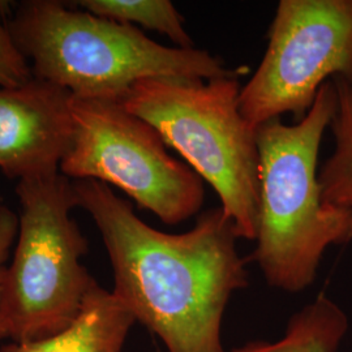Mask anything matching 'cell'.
Listing matches in <instances>:
<instances>
[{"instance_id": "6da1fadb", "label": "cell", "mask_w": 352, "mask_h": 352, "mask_svg": "<svg viewBox=\"0 0 352 352\" xmlns=\"http://www.w3.org/2000/svg\"><path fill=\"white\" fill-rule=\"evenodd\" d=\"M77 206L101 234L113 295L167 352H226L222 322L232 295L248 285L240 239L221 208L168 234L144 222L131 202L97 180L74 182Z\"/></svg>"}, {"instance_id": "7a4b0ae2", "label": "cell", "mask_w": 352, "mask_h": 352, "mask_svg": "<svg viewBox=\"0 0 352 352\" xmlns=\"http://www.w3.org/2000/svg\"><path fill=\"white\" fill-rule=\"evenodd\" d=\"M336 110L337 90L329 80L302 120L287 126L273 119L256 129L260 197L252 260L273 289H308L325 252L352 240L351 212L324 201L317 173Z\"/></svg>"}, {"instance_id": "3957f363", "label": "cell", "mask_w": 352, "mask_h": 352, "mask_svg": "<svg viewBox=\"0 0 352 352\" xmlns=\"http://www.w3.org/2000/svg\"><path fill=\"white\" fill-rule=\"evenodd\" d=\"M4 20L33 76L76 98L120 102L140 80H212L236 72L206 50L167 47L138 26L72 10L64 1L25 0Z\"/></svg>"}, {"instance_id": "277c9868", "label": "cell", "mask_w": 352, "mask_h": 352, "mask_svg": "<svg viewBox=\"0 0 352 352\" xmlns=\"http://www.w3.org/2000/svg\"><path fill=\"white\" fill-rule=\"evenodd\" d=\"M239 74L212 80H140L120 103L155 128L167 148L213 187L240 239L256 240L258 148L239 109Z\"/></svg>"}, {"instance_id": "5b68a950", "label": "cell", "mask_w": 352, "mask_h": 352, "mask_svg": "<svg viewBox=\"0 0 352 352\" xmlns=\"http://www.w3.org/2000/svg\"><path fill=\"white\" fill-rule=\"evenodd\" d=\"M17 241L7 267L4 322L12 342L46 338L68 327L96 282L81 264L88 240L72 210L74 182L60 171L20 180Z\"/></svg>"}, {"instance_id": "8992f818", "label": "cell", "mask_w": 352, "mask_h": 352, "mask_svg": "<svg viewBox=\"0 0 352 352\" xmlns=\"http://www.w3.org/2000/svg\"><path fill=\"white\" fill-rule=\"evenodd\" d=\"M71 109L75 129L63 175L116 187L170 226L201 210L204 180L168 153L154 126L119 101L72 97Z\"/></svg>"}, {"instance_id": "52a82bcc", "label": "cell", "mask_w": 352, "mask_h": 352, "mask_svg": "<svg viewBox=\"0 0 352 352\" xmlns=\"http://www.w3.org/2000/svg\"><path fill=\"white\" fill-rule=\"evenodd\" d=\"M267 39L240 89V113L254 129L286 113L302 120L327 81L351 74L352 0H280Z\"/></svg>"}, {"instance_id": "ba28073f", "label": "cell", "mask_w": 352, "mask_h": 352, "mask_svg": "<svg viewBox=\"0 0 352 352\" xmlns=\"http://www.w3.org/2000/svg\"><path fill=\"white\" fill-rule=\"evenodd\" d=\"M72 94L32 77L16 88L0 87V171L24 180L59 173L74 138Z\"/></svg>"}, {"instance_id": "9c48e42d", "label": "cell", "mask_w": 352, "mask_h": 352, "mask_svg": "<svg viewBox=\"0 0 352 352\" xmlns=\"http://www.w3.org/2000/svg\"><path fill=\"white\" fill-rule=\"evenodd\" d=\"M135 317L96 280L75 320L46 338L11 342L0 352H122Z\"/></svg>"}, {"instance_id": "30bf717a", "label": "cell", "mask_w": 352, "mask_h": 352, "mask_svg": "<svg viewBox=\"0 0 352 352\" xmlns=\"http://www.w3.org/2000/svg\"><path fill=\"white\" fill-rule=\"evenodd\" d=\"M349 318L321 294L291 317L277 340H252L226 352H337L347 334Z\"/></svg>"}, {"instance_id": "8fae6325", "label": "cell", "mask_w": 352, "mask_h": 352, "mask_svg": "<svg viewBox=\"0 0 352 352\" xmlns=\"http://www.w3.org/2000/svg\"><path fill=\"white\" fill-rule=\"evenodd\" d=\"M331 81L337 90V110L330 124L334 149L322 164L318 180L327 205L352 213V72Z\"/></svg>"}, {"instance_id": "7c38bea8", "label": "cell", "mask_w": 352, "mask_h": 352, "mask_svg": "<svg viewBox=\"0 0 352 352\" xmlns=\"http://www.w3.org/2000/svg\"><path fill=\"white\" fill-rule=\"evenodd\" d=\"M74 4L98 17L158 32L170 38L176 47H195L184 17L170 0H78Z\"/></svg>"}, {"instance_id": "4fadbf2b", "label": "cell", "mask_w": 352, "mask_h": 352, "mask_svg": "<svg viewBox=\"0 0 352 352\" xmlns=\"http://www.w3.org/2000/svg\"><path fill=\"white\" fill-rule=\"evenodd\" d=\"M33 77L30 63L17 47L12 34L0 12V87L16 88Z\"/></svg>"}, {"instance_id": "5bb4252c", "label": "cell", "mask_w": 352, "mask_h": 352, "mask_svg": "<svg viewBox=\"0 0 352 352\" xmlns=\"http://www.w3.org/2000/svg\"><path fill=\"white\" fill-rule=\"evenodd\" d=\"M19 231V215L7 205L0 204V338H7V329L4 322V286L6 274L10 264L11 252Z\"/></svg>"}]
</instances>
